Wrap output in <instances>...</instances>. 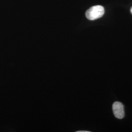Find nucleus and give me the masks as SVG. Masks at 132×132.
Listing matches in <instances>:
<instances>
[{"mask_svg":"<svg viewBox=\"0 0 132 132\" xmlns=\"http://www.w3.org/2000/svg\"><path fill=\"white\" fill-rule=\"evenodd\" d=\"M105 13L104 7L101 5H95L90 7L86 12V17L90 20L99 19Z\"/></svg>","mask_w":132,"mask_h":132,"instance_id":"1","label":"nucleus"},{"mask_svg":"<svg viewBox=\"0 0 132 132\" xmlns=\"http://www.w3.org/2000/svg\"><path fill=\"white\" fill-rule=\"evenodd\" d=\"M113 110L115 117L118 119H122L124 117V106L120 102H115L113 105Z\"/></svg>","mask_w":132,"mask_h":132,"instance_id":"2","label":"nucleus"},{"mask_svg":"<svg viewBox=\"0 0 132 132\" xmlns=\"http://www.w3.org/2000/svg\"><path fill=\"white\" fill-rule=\"evenodd\" d=\"M131 13H132V9H131Z\"/></svg>","mask_w":132,"mask_h":132,"instance_id":"3","label":"nucleus"}]
</instances>
